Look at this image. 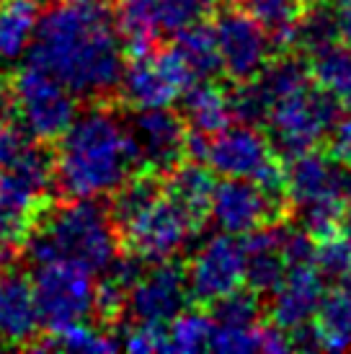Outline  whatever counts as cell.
Wrapping results in <instances>:
<instances>
[{
    "mask_svg": "<svg viewBox=\"0 0 351 354\" xmlns=\"http://www.w3.org/2000/svg\"><path fill=\"white\" fill-rule=\"evenodd\" d=\"M29 52L31 65L83 99L111 93L124 70V39L108 0H55L37 19Z\"/></svg>",
    "mask_w": 351,
    "mask_h": 354,
    "instance_id": "obj_1",
    "label": "cell"
},
{
    "mask_svg": "<svg viewBox=\"0 0 351 354\" xmlns=\"http://www.w3.org/2000/svg\"><path fill=\"white\" fill-rule=\"evenodd\" d=\"M57 140L55 184L70 199L114 194L137 166L129 127L108 109L83 111Z\"/></svg>",
    "mask_w": 351,
    "mask_h": 354,
    "instance_id": "obj_2",
    "label": "cell"
},
{
    "mask_svg": "<svg viewBox=\"0 0 351 354\" xmlns=\"http://www.w3.org/2000/svg\"><path fill=\"white\" fill-rule=\"evenodd\" d=\"M119 254L114 220L96 199H73L57 207L37 236L29 241L34 264L49 259H68L91 272H106Z\"/></svg>",
    "mask_w": 351,
    "mask_h": 354,
    "instance_id": "obj_3",
    "label": "cell"
},
{
    "mask_svg": "<svg viewBox=\"0 0 351 354\" xmlns=\"http://www.w3.org/2000/svg\"><path fill=\"white\" fill-rule=\"evenodd\" d=\"M284 174V194L297 209L305 233L312 238L333 236L351 202V168L307 150L294 156Z\"/></svg>",
    "mask_w": 351,
    "mask_h": 354,
    "instance_id": "obj_4",
    "label": "cell"
},
{
    "mask_svg": "<svg viewBox=\"0 0 351 354\" xmlns=\"http://www.w3.org/2000/svg\"><path fill=\"white\" fill-rule=\"evenodd\" d=\"M189 150L202 158L212 174L222 178H248L256 181L269 194L282 199L284 194V168L276 163L272 142L251 124L225 127L207 142L205 135L189 138Z\"/></svg>",
    "mask_w": 351,
    "mask_h": 354,
    "instance_id": "obj_5",
    "label": "cell"
},
{
    "mask_svg": "<svg viewBox=\"0 0 351 354\" xmlns=\"http://www.w3.org/2000/svg\"><path fill=\"white\" fill-rule=\"evenodd\" d=\"M55 181L52 158L41 148L23 145L8 166L0 168V241L19 246L29 236L34 215Z\"/></svg>",
    "mask_w": 351,
    "mask_h": 354,
    "instance_id": "obj_6",
    "label": "cell"
},
{
    "mask_svg": "<svg viewBox=\"0 0 351 354\" xmlns=\"http://www.w3.org/2000/svg\"><path fill=\"white\" fill-rule=\"evenodd\" d=\"M339 111L341 106L331 96H325L318 86L312 88L310 83L284 99L274 101L263 119L269 122L274 145L284 156L294 158L318 148V142L336 127Z\"/></svg>",
    "mask_w": 351,
    "mask_h": 354,
    "instance_id": "obj_7",
    "label": "cell"
},
{
    "mask_svg": "<svg viewBox=\"0 0 351 354\" xmlns=\"http://www.w3.org/2000/svg\"><path fill=\"white\" fill-rule=\"evenodd\" d=\"M10 99L23 132L39 142L57 140L78 117L75 93L37 65H26L16 73Z\"/></svg>",
    "mask_w": 351,
    "mask_h": 354,
    "instance_id": "obj_8",
    "label": "cell"
},
{
    "mask_svg": "<svg viewBox=\"0 0 351 354\" xmlns=\"http://www.w3.org/2000/svg\"><path fill=\"white\" fill-rule=\"evenodd\" d=\"M39 321L57 331L62 326L86 321L93 313V272L68 259L39 261L31 277Z\"/></svg>",
    "mask_w": 351,
    "mask_h": 354,
    "instance_id": "obj_9",
    "label": "cell"
},
{
    "mask_svg": "<svg viewBox=\"0 0 351 354\" xmlns=\"http://www.w3.org/2000/svg\"><path fill=\"white\" fill-rule=\"evenodd\" d=\"M119 227L127 241L129 254L140 256L145 264H158L171 261L189 246L196 223L166 192H160Z\"/></svg>",
    "mask_w": 351,
    "mask_h": 354,
    "instance_id": "obj_10",
    "label": "cell"
},
{
    "mask_svg": "<svg viewBox=\"0 0 351 354\" xmlns=\"http://www.w3.org/2000/svg\"><path fill=\"white\" fill-rule=\"evenodd\" d=\"M215 6L217 0H119V31L132 55H145L160 37L205 21Z\"/></svg>",
    "mask_w": 351,
    "mask_h": 354,
    "instance_id": "obj_11",
    "label": "cell"
},
{
    "mask_svg": "<svg viewBox=\"0 0 351 354\" xmlns=\"http://www.w3.org/2000/svg\"><path fill=\"white\" fill-rule=\"evenodd\" d=\"M191 83H196V78L171 44L168 50H160L155 55L153 52L135 55V62L127 70H122L119 88L127 104L140 111V109L171 106L176 99H181V93Z\"/></svg>",
    "mask_w": 351,
    "mask_h": 354,
    "instance_id": "obj_12",
    "label": "cell"
},
{
    "mask_svg": "<svg viewBox=\"0 0 351 354\" xmlns=\"http://www.w3.org/2000/svg\"><path fill=\"white\" fill-rule=\"evenodd\" d=\"M245 282V246L238 236H209L191 256L186 272L189 292L202 303H215Z\"/></svg>",
    "mask_w": 351,
    "mask_h": 354,
    "instance_id": "obj_13",
    "label": "cell"
},
{
    "mask_svg": "<svg viewBox=\"0 0 351 354\" xmlns=\"http://www.w3.org/2000/svg\"><path fill=\"white\" fill-rule=\"evenodd\" d=\"M220 55V68L235 80L258 75L272 52V39L243 8L222 10L212 26Z\"/></svg>",
    "mask_w": 351,
    "mask_h": 354,
    "instance_id": "obj_14",
    "label": "cell"
},
{
    "mask_svg": "<svg viewBox=\"0 0 351 354\" xmlns=\"http://www.w3.org/2000/svg\"><path fill=\"white\" fill-rule=\"evenodd\" d=\"M282 199L269 194L256 181L248 178H225L215 184L209 215L222 233L230 236H248L256 227L266 225L279 212Z\"/></svg>",
    "mask_w": 351,
    "mask_h": 354,
    "instance_id": "obj_15",
    "label": "cell"
},
{
    "mask_svg": "<svg viewBox=\"0 0 351 354\" xmlns=\"http://www.w3.org/2000/svg\"><path fill=\"white\" fill-rule=\"evenodd\" d=\"M186 297L189 285L184 272L173 261H158L129 287L124 308L135 318V324L166 326L186 308Z\"/></svg>",
    "mask_w": 351,
    "mask_h": 354,
    "instance_id": "obj_16",
    "label": "cell"
},
{
    "mask_svg": "<svg viewBox=\"0 0 351 354\" xmlns=\"http://www.w3.org/2000/svg\"><path fill=\"white\" fill-rule=\"evenodd\" d=\"M129 135L135 142L137 163L153 171H171L189 148L184 119L168 106L140 109V114L132 119Z\"/></svg>",
    "mask_w": 351,
    "mask_h": 354,
    "instance_id": "obj_17",
    "label": "cell"
},
{
    "mask_svg": "<svg viewBox=\"0 0 351 354\" xmlns=\"http://www.w3.org/2000/svg\"><path fill=\"white\" fill-rule=\"evenodd\" d=\"M323 295H325V279L312 261L287 266L282 282L272 290L274 324L290 334L307 326Z\"/></svg>",
    "mask_w": 351,
    "mask_h": 354,
    "instance_id": "obj_18",
    "label": "cell"
},
{
    "mask_svg": "<svg viewBox=\"0 0 351 354\" xmlns=\"http://www.w3.org/2000/svg\"><path fill=\"white\" fill-rule=\"evenodd\" d=\"M39 310L31 282L13 272H0V342L23 344L39 328Z\"/></svg>",
    "mask_w": 351,
    "mask_h": 354,
    "instance_id": "obj_19",
    "label": "cell"
},
{
    "mask_svg": "<svg viewBox=\"0 0 351 354\" xmlns=\"http://www.w3.org/2000/svg\"><path fill=\"white\" fill-rule=\"evenodd\" d=\"M245 246V279L256 295L272 292L282 282L287 261L282 254V227H256Z\"/></svg>",
    "mask_w": 351,
    "mask_h": 354,
    "instance_id": "obj_20",
    "label": "cell"
},
{
    "mask_svg": "<svg viewBox=\"0 0 351 354\" xmlns=\"http://www.w3.org/2000/svg\"><path fill=\"white\" fill-rule=\"evenodd\" d=\"M184 99V114L186 124L194 129L196 135L212 138L225 127H230L235 119L233 114V99L230 93L209 80H196L181 93Z\"/></svg>",
    "mask_w": 351,
    "mask_h": 354,
    "instance_id": "obj_21",
    "label": "cell"
},
{
    "mask_svg": "<svg viewBox=\"0 0 351 354\" xmlns=\"http://www.w3.org/2000/svg\"><path fill=\"white\" fill-rule=\"evenodd\" d=\"M310 80L341 109H351V47L333 39L310 52Z\"/></svg>",
    "mask_w": 351,
    "mask_h": 354,
    "instance_id": "obj_22",
    "label": "cell"
},
{
    "mask_svg": "<svg viewBox=\"0 0 351 354\" xmlns=\"http://www.w3.org/2000/svg\"><path fill=\"white\" fill-rule=\"evenodd\" d=\"M212 192H215V178H212L209 168L199 166V163H181V166L176 163L171 168L166 194L194 220L196 225L209 215Z\"/></svg>",
    "mask_w": 351,
    "mask_h": 354,
    "instance_id": "obj_23",
    "label": "cell"
},
{
    "mask_svg": "<svg viewBox=\"0 0 351 354\" xmlns=\"http://www.w3.org/2000/svg\"><path fill=\"white\" fill-rule=\"evenodd\" d=\"M37 19L34 0H0V65L16 62L29 52Z\"/></svg>",
    "mask_w": 351,
    "mask_h": 354,
    "instance_id": "obj_24",
    "label": "cell"
},
{
    "mask_svg": "<svg viewBox=\"0 0 351 354\" xmlns=\"http://www.w3.org/2000/svg\"><path fill=\"white\" fill-rule=\"evenodd\" d=\"M315 326L312 334L318 342V349L328 352H349L351 349V297L339 290L331 295H323L318 310H315Z\"/></svg>",
    "mask_w": 351,
    "mask_h": 354,
    "instance_id": "obj_25",
    "label": "cell"
},
{
    "mask_svg": "<svg viewBox=\"0 0 351 354\" xmlns=\"http://www.w3.org/2000/svg\"><path fill=\"white\" fill-rule=\"evenodd\" d=\"M303 0H243V10L266 31L276 47L297 41V29L303 19Z\"/></svg>",
    "mask_w": 351,
    "mask_h": 354,
    "instance_id": "obj_26",
    "label": "cell"
},
{
    "mask_svg": "<svg viewBox=\"0 0 351 354\" xmlns=\"http://www.w3.org/2000/svg\"><path fill=\"white\" fill-rule=\"evenodd\" d=\"M173 50L181 55L186 68L191 70V75L196 80L212 78L217 70H220V55H217L215 34H212V29H207L202 21L176 34Z\"/></svg>",
    "mask_w": 351,
    "mask_h": 354,
    "instance_id": "obj_27",
    "label": "cell"
},
{
    "mask_svg": "<svg viewBox=\"0 0 351 354\" xmlns=\"http://www.w3.org/2000/svg\"><path fill=\"white\" fill-rule=\"evenodd\" d=\"M41 349H57V352H78V354H104L117 352L119 339H114L106 331H98L86 321L62 326L57 331H52L47 342H41Z\"/></svg>",
    "mask_w": 351,
    "mask_h": 354,
    "instance_id": "obj_28",
    "label": "cell"
},
{
    "mask_svg": "<svg viewBox=\"0 0 351 354\" xmlns=\"http://www.w3.org/2000/svg\"><path fill=\"white\" fill-rule=\"evenodd\" d=\"M166 342L168 352L194 354L209 346L212 336V318L199 310H181L173 321H168Z\"/></svg>",
    "mask_w": 351,
    "mask_h": 354,
    "instance_id": "obj_29",
    "label": "cell"
},
{
    "mask_svg": "<svg viewBox=\"0 0 351 354\" xmlns=\"http://www.w3.org/2000/svg\"><path fill=\"white\" fill-rule=\"evenodd\" d=\"M263 346V326H217L212 324V336L209 346L220 354H248L261 352Z\"/></svg>",
    "mask_w": 351,
    "mask_h": 354,
    "instance_id": "obj_30",
    "label": "cell"
},
{
    "mask_svg": "<svg viewBox=\"0 0 351 354\" xmlns=\"http://www.w3.org/2000/svg\"><path fill=\"white\" fill-rule=\"evenodd\" d=\"M212 324L217 326H254L258 324V295L254 290L243 292L240 287L230 295L215 300Z\"/></svg>",
    "mask_w": 351,
    "mask_h": 354,
    "instance_id": "obj_31",
    "label": "cell"
},
{
    "mask_svg": "<svg viewBox=\"0 0 351 354\" xmlns=\"http://www.w3.org/2000/svg\"><path fill=\"white\" fill-rule=\"evenodd\" d=\"M351 261V238H339L336 233L328 238H321V246L315 248L312 264L318 266L323 279H339L343 269Z\"/></svg>",
    "mask_w": 351,
    "mask_h": 354,
    "instance_id": "obj_32",
    "label": "cell"
},
{
    "mask_svg": "<svg viewBox=\"0 0 351 354\" xmlns=\"http://www.w3.org/2000/svg\"><path fill=\"white\" fill-rule=\"evenodd\" d=\"M23 132L13 122V99L0 86V168L8 166L13 158L23 150Z\"/></svg>",
    "mask_w": 351,
    "mask_h": 354,
    "instance_id": "obj_33",
    "label": "cell"
},
{
    "mask_svg": "<svg viewBox=\"0 0 351 354\" xmlns=\"http://www.w3.org/2000/svg\"><path fill=\"white\" fill-rule=\"evenodd\" d=\"M339 26H336V16L328 10H312L307 19H300V29H297V41H303L307 50H318L323 44L336 39Z\"/></svg>",
    "mask_w": 351,
    "mask_h": 354,
    "instance_id": "obj_34",
    "label": "cell"
},
{
    "mask_svg": "<svg viewBox=\"0 0 351 354\" xmlns=\"http://www.w3.org/2000/svg\"><path fill=\"white\" fill-rule=\"evenodd\" d=\"M119 346H124L127 352L135 354H153V352H168V342H166V326H147V324H137L132 331H129Z\"/></svg>",
    "mask_w": 351,
    "mask_h": 354,
    "instance_id": "obj_35",
    "label": "cell"
},
{
    "mask_svg": "<svg viewBox=\"0 0 351 354\" xmlns=\"http://www.w3.org/2000/svg\"><path fill=\"white\" fill-rule=\"evenodd\" d=\"M127 305V290L122 285H117L111 277L104 279L101 285H96L93 292V313H98L101 318H117Z\"/></svg>",
    "mask_w": 351,
    "mask_h": 354,
    "instance_id": "obj_36",
    "label": "cell"
},
{
    "mask_svg": "<svg viewBox=\"0 0 351 354\" xmlns=\"http://www.w3.org/2000/svg\"><path fill=\"white\" fill-rule=\"evenodd\" d=\"M331 150H333V158H336L341 166L351 168V117L343 119V122H336Z\"/></svg>",
    "mask_w": 351,
    "mask_h": 354,
    "instance_id": "obj_37",
    "label": "cell"
},
{
    "mask_svg": "<svg viewBox=\"0 0 351 354\" xmlns=\"http://www.w3.org/2000/svg\"><path fill=\"white\" fill-rule=\"evenodd\" d=\"M336 26H339V34H341L343 44L351 47V0H341L339 3V10H336Z\"/></svg>",
    "mask_w": 351,
    "mask_h": 354,
    "instance_id": "obj_38",
    "label": "cell"
},
{
    "mask_svg": "<svg viewBox=\"0 0 351 354\" xmlns=\"http://www.w3.org/2000/svg\"><path fill=\"white\" fill-rule=\"evenodd\" d=\"M16 246H10V243H6V241H0V272H6L10 266V261H13V251Z\"/></svg>",
    "mask_w": 351,
    "mask_h": 354,
    "instance_id": "obj_39",
    "label": "cell"
},
{
    "mask_svg": "<svg viewBox=\"0 0 351 354\" xmlns=\"http://www.w3.org/2000/svg\"><path fill=\"white\" fill-rule=\"evenodd\" d=\"M339 282H341V290L346 292V295L351 297V261H349V266L343 269V274L339 277Z\"/></svg>",
    "mask_w": 351,
    "mask_h": 354,
    "instance_id": "obj_40",
    "label": "cell"
},
{
    "mask_svg": "<svg viewBox=\"0 0 351 354\" xmlns=\"http://www.w3.org/2000/svg\"><path fill=\"white\" fill-rule=\"evenodd\" d=\"M343 225H346V236L351 238V209H346V215H343Z\"/></svg>",
    "mask_w": 351,
    "mask_h": 354,
    "instance_id": "obj_41",
    "label": "cell"
},
{
    "mask_svg": "<svg viewBox=\"0 0 351 354\" xmlns=\"http://www.w3.org/2000/svg\"><path fill=\"white\" fill-rule=\"evenodd\" d=\"M303 3H328V0H303Z\"/></svg>",
    "mask_w": 351,
    "mask_h": 354,
    "instance_id": "obj_42",
    "label": "cell"
}]
</instances>
